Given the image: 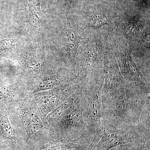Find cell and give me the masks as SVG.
<instances>
[{
	"mask_svg": "<svg viewBox=\"0 0 150 150\" xmlns=\"http://www.w3.org/2000/svg\"><path fill=\"white\" fill-rule=\"evenodd\" d=\"M133 137L126 131L111 125L105 126L101 139L96 146V150H109L122 144L134 142Z\"/></svg>",
	"mask_w": 150,
	"mask_h": 150,
	"instance_id": "6da1fadb",
	"label": "cell"
},
{
	"mask_svg": "<svg viewBox=\"0 0 150 150\" xmlns=\"http://www.w3.org/2000/svg\"><path fill=\"white\" fill-rule=\"evenodd\" d=\"M100 87H96L90 95L87 112L89 119L94 125L100 123L101 117V95Z\"/></svg>",
	"mask_w": 150,
	"mask_h": 150,
	"instance_id": "7a4b0ae2",
	"label": "cell"
},
{
	"mask_svg": "<svg viewBox=\"0 0 150 150\" xmlns=\"http://www.w3.org/2000/svg\"><path fill=\"white\" fill-rule=\"evenodd\" d=\"M63 46L69 58L74 59L77 51L79 40L76 30L72 28H67L62 33Z\"/></svg>",
	"mask_w": 150,
	"mask_h": 150,
	"instance_id": "3957f363",
	"label": "cell"
},
{
	"mask_svg": "<svg viewBox=\"0 0 150 150\" xmlns=\"http://www.w3.org/2000/svg\"><path fill=\"white\" fill-rule=\"evenodd\" d=\"M80 139L72 141H51L38 150H87Z\"/></svg>",
	"mask_w": 150,
	"mask_h": 150,
	"instance_id": "277c9868",
	"label": "cell"
},
{
	"mask_svg": "<svg viewBox=\"0 0 150 150\" xmlns=\"http://www.w3.org/2000/svg\"><path fill=\"white\" fill-rule=\"evenodd\" d=\"M108 22V19L104 15L94 16H91L87 20L85 23L86 27L94 28H99Z\"/></svg>",
	"mask_w": 150,
	"mask_h": 150,
	"instance_id": "5b68a950",
	"label": "cell"
},
{
	"mask_svg": "<svg viewBox=\"0 0 150 150\" xmlns=\"http://www.w3.org/2000/svg\"><path fill=\"white\" fill-rule=\"evenodd\" d=\"M71 101L69 100L61 104L59 107L57 108L55 110L52 111L51 114L48 116V119L49 121H52L55 119L60 118L62 115L64 114L67 111L71 105Z\"/></svg>",
	"mask_w": 150,
	"mask_h": 150,
	"instance_id": "8992f818",
	"label": "cell"
},
{
	"mask_svg": "<svg viewBox=\"0 0 150 150\" xmlns=\"http://www.w3.org/2000/svg\"><path fill=\"white\" fill-rule=\"evenodd\" d=\"M82 111L79 108H77L76 110L73 111L71 114L68 115L67 123H69L70 125L75 126H80L82 123Z\"/></svg>",
	"mask_w": 150,
	"mask_h": 150,
	"instance_id": "52a82bcc",
	"label": "cell"
},
{
	"mask_svg": "<svg viewBox=\"0 0 150 150\" xmlns=\"http://www.w3.org/2000/svg\"><path fill=\"white\" fill-rule=\"evenodd\" d=\"M58 81L55 79H48L43 80L39 83L38 89L39 90H46L52 88L57 85Z\"/></svg>",
	"mask_w": 150,
	"mask_h": 150,
	"instance_id": "ba28073f",
	"label": "cell"
},
{
	"mask_svg": "<svg viewBox=\"0 0 150 150\" xmlns=\"http://www.w3.org/2000/svg\"><path fill=\"white\" fill-rule=\"evenodd\" d=\"M14 43L11 39H5L0 43V49H11L14 46Z\"/></svg>",
	"mask_w": 150,
	"mask_h": 150,
	"instance_id": "9c48e42d",
	"label": "cell"
},
{
	"mask_svg": "<svg viewBox=\"0 0 150 150\" xmlns=\"http://www.w3.org/2000/svg\"><path fill=\"white\" fill-rule=\"evenodd\" d=\"M139 150H144V146H142V147Z\"/></svg>",
	"mask_w": 150,
	"mask_h": 150,
	"instance_id": "30bf717a",
	"label": "cell"
},
{
	"mask_svg": "<svg viewBox=\"0 0 150 150\" xmlns=\"http://www.w3.org/2000/svg\"><path fill=\"white\" fill-rule=\"evenodd\" d=\"M92 150V149L91 148L90 149H89L88 150Z\"/></svg>",
	"mask_w": 150,
	"mask_h": 150,
	"instance_id": "8fae6325",
	"label": "cell"
}]
</instances>
